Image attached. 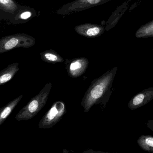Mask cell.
Masks as SVG:
<instances>
[{"label":"cell","instance_id":"1","mask_svg":"<svg viewBox=\"0 0 153 153\" xmlns=\"http://www.w3.org/2000/svg\"><path fill=\"white\" fill-rule=\"evenodd\" d=\"M117 70L118 68L114 67L92 81L81 102L85 112L89 111L95 105H102L103 110L106 107L113 91L112 87Z\"/></svg>","mask_w":153,"mask_h":153},{"label":"cell","instance_id":"2","mask_svg":"<svg viewBox=\"0 0 153 153\" xmlns=\"http://www.w3.org/2000/svg\"><path fill=\"white\" fill-rule=\"evenodd\" d=\"M52 85L47 83L38 94L34 97L17 114V120L27 121L34 117L44 107L47 103Z\"/></svg>","mask_w":153,"mask_h":153},{"label":"cell","instance_id":"3","mask_svg":"<svg viewBox=\"0 0 153 153\" xmlns=\"http://www.w3.org/2000/svg\"><path fill=\"white\" fill-rule=\"evenodd\" d=\"M36 44V39L27 34L21 33L2 37L0 40V53L18 48H29Z\"/></svg>","mask_w":153,"mask_h":153},{"label":"cell","instance_id":"4","mask_svg":"<svg viewBox=\"0 0 153 153\" xmlns=\"http://www.w3.org/2000/svg\"><path fill=\"white\" fill-rule=\"evenodd\" d=\"M66 113L65 103L62 101H56L39 122V128L43 129L53 128L62 119Z\"/></svg>","mask_w":153,"mask_h":153},{"label":"cell","instance_id":"5","mask_svg":"<svg viewBox=\"0 0 153 153\" xmlns=\"http://www.w3.org/2000/svg\"><path fill=\"white\" fill-rule=\"evenodd\" d=\"M111 0H75L59 8L55 13L61 16H67L80 12L96 6L102 5Z\"/></svg>","mask_w":153,"mask_h":153},{"label":"cell","instance_id":"6","mask_svg":"<svg viewBox=\"0 0 153 153\" xmlns=\"http://www.w3.org/2000/svg\"><path fill=\"white\" fill-rule=\"evenodd\" d=\"M66 69L71 77L77 78L82 76L86 71L89 64L88 59L85 58H77L66 59Z\"/></svg>","mask_w":153,"mask_h":153},{"label":"cell","instance_id":"7","mask_svg":"<svg viewBox=\"0 0 153 153\" xmlns=\"http://www.w3.org/2000/svg\"><path fill=\"white\" fill-rule=\"evenodd\" d=\"M74 29L81 36L93 38L102 35L105 30V27L102 25L88 23L76 26Z\"/></svg>","mask_w":153,"mask_h":153},{"label":"cell","instance_id":"8","mask_svg":"<svg viewBox=\"0 0 153 153\" xmlns=\"http://www.w3.org/2000/svg\"><path fill=\"white\" fill-rule=\"evenodd\" d=\"M153 99V88H146L131 98L128 104V108L135 110L144 106Z\"/></svg>","mask_w":153,"mask_h":153},{"label":"cell","instance_id":"9","mask_svg":"<svg viewBox=\"0 0 153 153\" xmlns=\"http://www.w3.org/2000/svg\"><path fill=\"white\" fill-rule=\"evenodd\" d=\"M21 7L15 0H0V19L9 21Z\"/></svg>","mask_w":153,"mask_h":153},{"label":"cell","instance_id":"10","mask_svg":"<svg viewBox=\"0 0 153 153\" xmlns=\"http://www.w3.org/2000/svg\"><path fill=\"white\" fill-rule=\"evenodd\" d=\"M131 0H126L117 7L105 23V30L109 31L116 25L122 17L129 8Z\"/></svg>","mask_w":153,"mask_h":153},{"label":"cell","instance_id":"11","mask_svg":"<svg viewBox=\"0 0 153 153\" xmlns=\"http://www.w3.org/2000/svg\"><path fill=\"white\" fill-rule=\"evenodd\" d=\"M36 11L34 9L22 6L16 14L9 22L13 25L24 24L36 16Z\"/></svg>","mask_w":153,"mask_h":153},{"label":"cell","instance_id":"12","mask_svg":"<svg viewBox=\"0 0 153 153\" xmlns=\"http://www.w3.org/2000/svg\"><path fill=\"white\" fill-rule=\"evenodd\" d=\"M19 63L10 64L0 72V85H2L11 80L19 71Z\"/></svg>","mask_w":153,"mask_h":153},{"label":"cell","instance_id":"13","mask_svg":"<svg viewBox=\"0 0 153 153\" xmlns=\"http://www.w3.org/2000/svg\"><path fill=\"white\" fill-rule=\"evenodd\" d=\"M23 97V95H21L0 109V125H2L5 122L9 115L19 103Z\"/></svg>","mask_w":153,"mask_h":153},{"label":"cell","instance_id":"14","mask_svg":"<svg viewBox=\"0 0 153 153\" xmlns=\"http://www.w3.org/2000/svg\"><path fill=\"white\" fill-rule=\"evenodd\" d=\"M42 59L47 63L56 64L62 63L64 61V59L53 50H47L40 53Z\"/></svg>","mask_w":153,"mask_h":153},{"label":"cell","instance_id":"15","mask_svg":"<svg viewBox=\"0 0 153 153\" xmlns=\"http://www.w3.org/2000/svg\"><path fill=\"white\" fill-rule=\"evenodd\" d=\"M135 36L137 38L153 37V19L138 28L135 33Z\"/></svg>","mask_w":153,"mask_h":153},{"label":"cell","instance_id":"16","mask_svg":"<svg viewBox=\"0 0 153 153\" xmlns=\"http://www.w3.org/2000/svg\"><path fill=\"white\" fill-rule=\"evenodd\" d=\"M138 145L144 151L153 153V136L142 135L137 140Z\"/></svg>","mask_w":153,"mask_h":153},{"label":"cell","instance_id":"17","mask_svg":"<svg viewBox=\"0 0 153 153\" xmlns=\"http://www.w3.org/2000/svg\"><path fill=\"white\" fill-rule=\"evenodd\" d=\"M146 126L149 129L153 131V120H149L146 123Z\"/></svg>","mask_w":153,"mask_h":153}]
</instances>
